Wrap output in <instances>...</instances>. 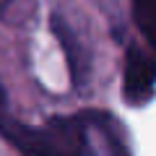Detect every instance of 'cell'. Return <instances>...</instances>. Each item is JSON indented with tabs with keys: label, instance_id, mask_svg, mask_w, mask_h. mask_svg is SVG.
Listing matches in <instances>:
<instances>
[{
	"label": "cell",
	"instance_id": "obj_4",
	"mask_svg": "<svg viewBox=\"0 0 156 156\" xmlns=\"http://www.w3.org/2000/svg\"><path fill=\"white\" fill-rule=\"evenodd\" d=\"M8 5H11V0H0V11H5Z\"/></svg>",
	"mask_w": 156,
	"mask_h": 156
},
{
	"label": "cell",
	"instance_id": "obj_1",
	"mask_svg": "<svg viewBox=\"0 0 156 156\" xmlns=\"http://www.w3.org/2000/svg\"><path fill=\"white\" fill-rule=\"evenodd\" d=\"M156 83V60L143 52L140 47H130L128 60H125V99L143 101L151 96Z\"/></svg>",
	"mask_w": 156,
	"mask_h": 156
},
{
	"label": "cell",
	"instance_id": "obj_3",
	"mask_svg": "<svg viewBox=\"0 0 156 156\" xmlns=\"http://www.w3.org/2000/svg\"><path fill=\"white\" fill-rule=\"evenodd\" d=\"M52 29H55V37L60 39L62 50H65V57H68V65H70V73L73 78H81V73H83V68H81V62H78V44L73 42V34L70 29L65 26V23L60 21V18H52Z\"/></svg>",
	"mask_w": 156,
	"mask_h": 156
},
{
	"label": "cell",
	"instance_id": "obj_2",
	"mask_svg": "<svg viewBox=\"0 0 156 156\" xmlns=\"http://www.w3.org/2000/svg\"><path fill=\"white\" fill-rule=\"evenodd\" d=\"M133 18L156 52V0H133Z\"/></svg>",
	"mask_w": 156,
	"mask_h": 156
}]
</instances>
